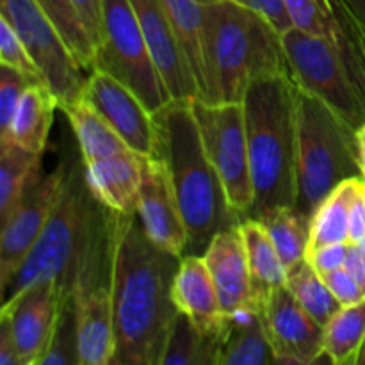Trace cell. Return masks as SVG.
I'll use <instances>...</instances> for the list:
<instances>
[{"label": "cell", "instance_id": "d6a6232c", "mask_svg": "<svg viewBox=\"0 0 365 365\" xmlns=\"http://www.w3.org/2000/svg\"><path fill=\"white\" fill-rule=\"evenodd\" d=\"M0 64L14 68L34 82H45L41 70L29 53L27 46L24 45L16 31L11 27L9 21L2 16H0Z\"/></svg>", "mask_w": 365, "mask_h": 365}, {"label": "cell", "instance_id": "f1b7e54d", "mask_svg": "<svg viewBox=\"0 0 365 365\" xmlns=\"http://www.w3.org/2000/svg\"><path fill=\"white\" fill-rule=\"evenodd\" d=\"M220 337H209L185 314L178 312L171 324L160 365H217Z\"/></svg>", "mask_w": 365, "mask_h": 365}, {"label": "cell", "instance_id": "7c38bea8", "mask_svg": "<svg viewBox=\"0 0 365 365\" xmlns=\"http://www.w3.org/2000/svg\"><path fill=\"white\" fill-rule=\"evenodd\" d=\"M64 182V159L48 173H39L25 191L13 216L2 225L0 235V294L7 292L14 274L41 235Z\"/></svg>", "mask_w": 365, "mask_h": 365}, {"label": "cell", "instance_id": "8d00e7d4", "mask_svg": "<svg viewBox=\"0 0 365 365\" xmlns=\"http://www.w3.org/2000/svg\"><path fill=\"white\" fill-rule=\"evenodd\" d=\"M237 2L245 4V6L252 7L253 11L262 14L280 34L294 27L284 0H237Z\"/></svg>", "mask_w": 365, "mask_h": 365}, {"label": "cell", "instance_id": "83f0119b", "mask_svg": "<svg viewBox=\"0 0 365 365\" xmlns=\"http://www.w3.org/2000/svg\"><path fill=\"white\" fill-rule=\"evenodd\" d=\"M365 346V299L342 307L324 327V359L337 365H359Z\"/></svg>", "mask_w": 365, "mask_h": 365}, {"label": "cell", "instance_id": "ac0fdd59", "mask_svg": "<svg viewBox=\"0 0 365 365\" xmlns=\"http://www.w3.org/2000/svg\"><path fill=\"white\" fill-rule=\"evenodd\" d=\"M203 259L216 284L225 316L246 307H257L253 303L245 237L239 225L214 235Z\"/></svg>", "mask_w": 365, "mask_h": 365}, {"label": "cell", "instance_id": "60d3db41", "mask_svg": "<svg viewBox=\"0 0 365 365\" xmlns=\"http://www.w3.org/2000/svg\"><path fill=\"white\" fill-rule=\"evenodd\" d=\"M344 267L351 273V277L355 278L365 296V250L359 242H349V252Z\"/></svg>", "mask_w": 365, "mask_h": 365}, {"label": "cell", "instance_id": "52a82bcc", "mask_svg": "<svg viewBox=\"0 0 365 365\" xmlns=\"http://www.w3.org/2000/svg\"><path fill=\"white\" fill-rule=\"evenodd\" d=\"M63 159L64 182L59 200L34 248L14 274L9 289L2 298L4 302L24 289L46 280H59L64 287L70 289L73 260L93 195L86 180V166L78 146L77 150H64Z\"/></svg>", "mask_w": 365, "mask_h": 365}, {"label": "cell", "instance_id": "ee69618b", "mask_svg": "<svg viewBox=\"0 0 365 365\" xmlns=\"http://www.w3.org/2000/svg\"><path fill=\"white\" fill-rule=\"evenodd\" d=\"M359 365H365V346L362 349V355H360V359H359Z\"/></svg>", "mask_w": 365, "mask_h": 365}, {"label": "cell", "instance_id": "277c9868", "mask_svg": "<svg viewBox=\"0 0 365 365\" xmlns=\"http://www.w3.org/2000/svg\"><path fill=\"white\" fill-rule=\"evenodd\" d=\"M203 7L207 57L203 102L242 103L253 82L291 73L282 34L262 14L237 0H217Z\"/></svg>", "mask_w": 365, "mask_h": 365}, {"label": "cell", "instance_id": "74e56055", "mask_svg": "<svg viewBox=\"0 0 365 365\" xmlns=\"http://www.w3.org/2000/svg\"><path fill=\"white\" fill-rule=\"evenodd\" d=\"M73 7L77 9L93 45H98L102 36V20H103V0H71Z\"/></svg>", "mask_w": 365, "mask_h": 365}, {"label": "cell", "instance_id": "3957f363", "mask_svg": "<svg viewBox=\"0 0 365 365\" xmlns=\"http://www.w3.org/2000/svg\"><path fill=\"white\" fill-rule=\"evenodd\" d=\"M255 203L252 217L296 203L298 84L291 73L253 82L242 100Z\"/></svg>", "mask_w": 365, "mask_h": 365}, {"label": "cell", "instance_id": "4316f807", "mask_svg": "<svg viewBox=\"0 0 365 365\" xmlns=\"http://www.w3.org/2000/svg\"><path fill=\"white\" fill-rule=\"evenodd\" d=\"M362 180L364 177L348 178L317 205L310 216L309 252L335 242H349V207Z\"/></svg>", "mask_w": 365, "mask_h": 365}, {"label": "cell", "instance_id": "bcb514c9", "mask_svg": "<svg viewBox=\"0 0 365 365\" xmlns=\"http://www.w3.org/2000/svg\"><path fill=\"white\" fill-rule=\"evenodd\" d=\"M359 245H360V246H362V248L365 250V235H364V237H362V241H360V242H359Z\"/></svg>", "mask_w": 365, "mask_h": 365}, {"label": "cell", "instance_id": "7a4b0ae2", "mask_svg": "<svg viewBox=\"0 0 365 365\" xmlns=\"http://www.w3.org/2000/svg\"><path fill=\"white\" fill-rule=\"evenodd\" d=\"M192 100H171L153 113L155 155L166 164L177 192L189 234L187 253L203 255L214 235L235 227L241 220L232 209L223 182L203 145Z\"/></svg>", "mask_w": 365, "mask_h": 365}, {"label": "cell", "instance_id": "8992f818", "mask_svg": "<svg viewBox=\"0 0 365 365\" xmlns=\"http://www.w3.org/2000/svg\"><path fill=\"white\" fill-rule=\"evenodd\" d=\"M364 177L356 128L317 96L298 88L294 209L305 217L348 178Z\"/></svg>", "mask_w": 365, "mask_h": 365}, {"label": "cell", "instance_id": "6da1fadb", "mask_svg": "<svg viewBox=\"0 0 365 365\" xmlns=\"http://www.w3.org/2000/svg\"><path fill=\"white\" fill-rule=\"evenodd\" d=\"M180 260L150 241L135 214H118L113 365H160L178 314L173 282Z\"/></svg>", "mask_w": 365, "mask_h": 365}, {"label": "cell", "instance_id": "9c48e42d", "mask_svg": "<svg viewBox=\"0 0 365 365\" xmlns=\"http://www.w3.org/2000/svg\"><path fill=\"white\" fill-rule=\"evenodd\" d=\"M196 123L207 153L220 175L228 202L241 221L252 217L255 203L252 166H250L248 134L242 103H209L192 100Z\"/></svg>", "mask_w": 365, "mask_h": 365}, {"label": "cell", "instance_id": "d4e9b609", "mask_svg": "<svg viewBox=\"0 0 365 365\" xmlns=\"http://www.w3.org/2000/svg\"><path fill=\"white\" fill-rule=\"evenodd\" d=\"M175 29L180 48L191 66L200 91V100L207 98L205 57V7L200 0H160Z\"/></svg>", "mask_w": 365, "mask_h": 365}, {"label": "cell", "instance_id": "e0dca14e", "mask_svg": "<svg viewBox=\"0 0 365 365\" xmlns=\"http://www.w3.org/2000/svg\"><path fill=\"white\" fill-rule=\"evenodd\" d=\"M157 70L173 100L198 98V84L160 0H130Z\"/></svg>", "mask_w": 365, "mask_h": 365}, {"label": "cell", "instance_id": "5bb4252c", "mask_svg": "<svg viewBox=\"0 0 365 365\" xmlns=\"http://www.w3.org/2000/svg\"><path fill=\"white\" fill-rule=\"evenodd\" d=\"M260 312L278 364L310 365L324 359V327L299 305L287 285L274 289Z\"/></svg>", "mask_w": 365, "mask_h": 365}, {"label": "cell", "instance_id": "4dcf8cb0", "mask_svg": "<svg viewBox=\"0 0 365 365\" xmlns=\"http://www.w3.org/2000/svg\"><path fill=\"white\" fill-rule=\"evenodd\" d=\"M285 285L298 299L299 305L323 327H327L331 317L342 309L324 278L307 262V259L289 271Z\"/></svg>", "mask_w": 365, "mask_h": 365}, {"label": "cell", "instance_id": "7402d4cb", "mask_svg": "<svg viewBox=\"0 0 365 365\" xmlns=\"http://www.w3.org/2000/svg\"><path fill=\"white\" fill-rule=\"evenodd\" d=\"M61 110L66 114L84 164L121 155L132 150L103 114L88 98H84V95L63 106Z\"/></svg>", "mask_w": 365, "mask_h": 365}, {"label": "cell", "instance_id": "1f68e13d", "mask_svg": "<svg viewBox=\"0 0 365 365\" xmlns=\"http://www.w3.org/2000/svg\"><path fill=\"white\" fill-rule=\"evenodd\" d=\"M39 365H81L78 355V321L71 292L61 305L56 328L50 337L48 348Z\"/></svg>", "mask_w": 365, "mask_h": 365}, {"label": "cell", "instance_id": "5b68a950", "mask_svg": "<svg viewBox=\"0 0 365 365\" xmlns=\"http://www.w3.org/2000/svg\"><path fill=\"white\" fill-rule=\"evenodd\" d=\"M118 214L93 196L71 269L70 291L78 321L81 365H113L114 262Z\"/></svg>", "mask_w": 365, "mask_h": 365}, {"label": "cell", "instance_id": "9a60e30c", "mask_svg": "<svg viewBox=\"0 0 365 365\" xmlns=\"http://www.w3.org/2000/svg\"><path fill=\"white\" fill-rule=\"evenodd\" d=\"M135 216L153 245L180 259L187 253L189 234L177 192L166 164L157 155L143 159V184Z\"/></svg>", "mask_w": 365, "mask_h": 365}, {"label": "cell", "instance_id": "603a6c76", "mask_svg": "<svg viewBox=\"0 0 365 365\" xmlns=\"http://www.w3.org/2000/svg\"><path fill=\"white\" fill-rule=\"evenodd\" d=\"M57 109H59V100L48 84L45 82L31 84L25 89L20 106L14 113L9 134L0 141L11 139L16 145L43 155Z\"/></svg>", "mask_w": 365, "mask_h": 365}, {"label": "cell", "instance_id": "30bf717a", "mask_svg": "<svg viewBox=\"0 0 365 365\" xmlns=\"http://www.w3.org/2000/svg\"><path fill=\"white\" fill-rule=\"evenodd\" d=\"M282 41L298 88L323 100L356 130L365 125V106L334 43L298 27L284 32Z\"/></svg>", "mask_w": 365, "mask_h": 365}, {"label": "cell", "instance_id": "d590c367", "mask_svg": "<svg viewBox=\"0 0 365 365\" xmlns=\"http://www.w3.org/2000/svg\"><path fill=\"white\" fill-rule=\"evenodd\" d=\"M323 278L342 307L355 305V303L365 299L362 289H360V285L356 284V280L351 277V273L346 267L331 271V273L324 274Z\"/></svg>", "mask_w": 365, "mask_h": 365}, {"label": "cell", "instance_id": "f546056e", "mask_svg": "<svg viewBox=\"0 0 365 365\" xmlns=\"http://www.w3.org/2000/svg\"><path fill=\"white\" fill-rule=\"evenodd\" d=\"M262 221L287 271L307 259L310 237V220L294 207H282L267 214Z\"/></svg>", "mask_w": 365, "mask_h": 365}, {"label": "cell", "instance_id": "cb8c5ba5", "mask_svg": "<svg viewBox=\"0 0 365 365\" xmlns=\"http://www.w3.org/2000/svg\"><path fill=\"white\" fill-rule=\"evenodd\" d=\"M239 227L245 237L246 255H248L253 303L262 309L271 292L287 284L289 271L282 262L262 221L248 217L241 221Z\"/></svg>", "mask_w": 365, "mask_h": 365}, {"label": "cell", "instance_id": "7bdbcfd3", "mask_svg": "<svg viewBox=\"0 0 365 365\" xmlns=\"http://www.w3.org/2000/svg\"><path fill=\"white\" fill-rule=\"evenodd\" d=\"M346 2L349 4L353 13L359 16V20L362 21V25L365 27V0H346Z\"/></svg>", "mask_w": 365, "mask_h": 365}, {"label": "cell", "instance_id": "b9f144b4", "mask_svg": "<svg viewBox=\"0 0 365 365\" xmlns=\"http://www.w3.org/2000/svg\"><path fill=\"white\" fill-rule=\"evenodd\" d=\"M356 141H359V153H360V164H362V173L365 178V125L356 130Z\"/></svg>", "mask_w": 365, "mask_h": 365}, {"label": "cell", "instance_id": "4fadbf2b", "mask_svg": "<svg viewBox=\"0 0 365 365\" xmlns=\"http://www.w3.org/2000/svg\"><path fill=\"white\" fill-rule=\"evenodd\" d=\"M70 292L59 280H46L24 289L2 303L0 317L9 323L24 365L41 364L61 305Z\"/></svg>", "mask_w": 365, "mask_h": 365}, {"label": "cell", "instance_id": "d6986e66", "mask_svg": "<svg viewBox=\"0 0 365 365\" xmlns=\"http://www.w3.org/2000/svg\"><path fill=\"white\" fill-rule=\"evenodd\" d=\"M173 302L178 312L185 314L202 334L220 337L225 314L203 255L187 253L182 257L173 282Z\"/></svg>", "mask_w": 365, "mask_h": 365}, {"label": "cell", "instance_id": "484cf974", "mask_svg": "<svg viewBox=\"0 0 365 365\" xmlns=\"http://www.w3.org/2000/svg\"><path fill=\"white\" fill-rule=\"evenodd\" d=\"M43 155L31 152L14 141H0V223H6L18 205L31 182L41 171Z\"/></svg>", "mask_w": 365, "mask_h": 365}, {"label": "cell", "instance_id": "ba28073f", "mask_svg": "<svg viewBox=\"0 0 365 365\" xmlns=\"http://www.w3.org/2000/svg\"><path fill=\"white\" fill-rule=\"evenodd\" d=\"M95 70L123 82L150 113L170 103L171 95L157 70L130 0H103L102 36L95 50Z\"/></svg>", "mask_w": 365, "mask_h": 365}, {"label": "cell", "instance_id": "f6af8a7d", "mask_svg": "<svg viewBox=\"0 0 365 365\" xmlns=\"http://www.w3.org/2000/svg\"><path fill=\"white\" fill-rule=\"evenodd\" d=\"M202 4H212V2H217V0H200Z\"/></svg>", "mask_w": 365, "mask_h": 365}, {"label": "cell", "instance_id": "2e32d148", "mask_svg": "<svg viewBox=\"0 0 365 365\" xmlns=\"http://www.w3.org/2000/svg\"><path fill=\"white\" fill-rule=\"evenodd\" d=\"M84 98H88L118 130L135 153L155 155L157 132L153 113L130 88L102 70L89 71Z\"/></svg>", "mask_w": 365, "mask_h": 365}, {"label": "cell", "instance_id": "e575fe53", "mask_svg": "<svg viewBox=\"0 0 365 365\" xmlns=\"http://www.w3.org/2000/svg\"><path fill=\"white\" fill-rule=\"evenodd\" d=\"M349 242H335V245L321 246V248L314 250V252L307 253V262L321 274L331 273L335 269L344 267L346 259H348Z\"/></svg>", "mask_w": 365, "mask_h": 365}, {"label": "cell", "instance_id": "f35d334b", "mask_svg": "<svg viewBox=\"0 0 365 365\" xmlns=\"http://www.w3.org/2000/svg\"><path fill=\"white\" fill-rule=\"evenodd\" d=\"M365 235V178L349 207V242H360Z\"/></svg>", "mask_w": 365, "mask_h": 365}, {"label": "cell", "instance_id": "836d02e7", "mask_svg": "<svg viewBox=\"0 0 365 365\" xmlns=\"http://www.w3.org/2000/svg\"><path fill=\"white\" fill-rule=\"evenodd\" d=\"M38 82L31 81L14 68L0 64V139L7 138L14 113H16L25 89Z\"/></svg>", "mask_w": 365, "mask_h": 365}, {"label": "cell", "instance_id": "44dd1931", "mask_svg": "<svg viewBox=\"0 0 365 365\" xmlns=\"http://www.w3.org/2000/svg\"><path fill=\"white\" fill-rule=\"evenodd\" d=\"M278 364L259 307H246L225 316L217 365Z\"/></svg>", "mask_w": 365, "mask_h": 365}, {"label": "cell", "instance_id": "ab89813d", "mask_svg": "<svg viewBox=\"0 0 365 365\" xmlns=\"http://www.w3.org/2000/svg\"><path fill=\"white\" fill-rule=\"evenodd\" d=\"M0 365H24L9 323L0 317Z\"/></svg>", "mask_w": 365, "mask_h": 365}, {"label": "cell", "instance_id": "8fae6325", "mask_svg": "<svg viewBox=\"0 0 365 365\" xmlns=\"http://www.w3.org/2000/svg\"><path fill=\"white\" fill-rule=\"evenodd\" d=\"M0 16L16 31L43 78L59 100V109L84 91L88 75L73 50L36 0H0Z\"/></svg>", "mask_w": 365, "mask_h": 365}, {"label": "cell", "instance_id": "ffe728a7", "mask_svg": "<svg viewBox=\"0 0 365 365\" xmlns=\"http://www.w3.org/2000/svg\"><path fill=\"white\" fill-rule=\"evenodd\" d=\"M143 159L135 152L84 164L86 180L91 195L118 214H135L143 184Z\"/></svg>", "mask_w": 365, "mask_h": 365}]
</instances>
